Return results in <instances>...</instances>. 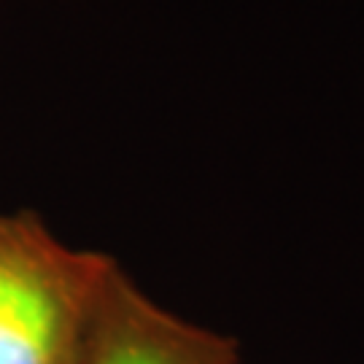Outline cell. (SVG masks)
Returning <instances> with one entry per match:
<instances>
[{
  "instance_id": "obj_1",
  "label": "cell",
  "mask_w": 364,
  "mask_h": 364,
  "mask_svg": "<svg viewBox=\"0 0 364 364\" xmlns=\"http://www.w3.org/2000/svg\"><path fill=\"white\" fill-rule=\"evenodd\" d=\"M108 259L65 246L33 210L0 213V364H87Z\"/></svg>"
},
{
  "instance_id": "obj_2",
  "label": "cell",
  "mask_w": 364,
  "mask_h": 364,
  "mask_svg": "<svg viewBox=\"0 0 364 364\" xmlns=\"http://www.w3.org/2000/svg\"><path fill=\"white\" fill-rule=\"evenodd\" d=\"M87 364H240V348L165 311L111 257L95 291Z\"/></svg>"
}]
</instances>
